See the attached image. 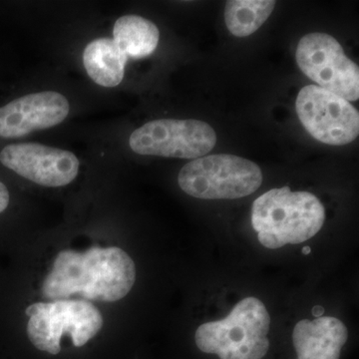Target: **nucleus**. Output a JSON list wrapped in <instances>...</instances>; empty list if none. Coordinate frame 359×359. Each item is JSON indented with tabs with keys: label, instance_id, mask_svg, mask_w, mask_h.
Wrapping results in <instances>:
<instances>
[{
	"label": "nucleus",
	"instance_id": "f257e3e1",
	"mask_svg": "<svg viewBox=\"0 0 359 359\" xmlns=\"http://www.w3.org/2000/svg\"><path fill=\"white\" fill-rule=\"evenodd\" d=\"M135 280L134 261L119 248L65 250L54 259L41 290L50 301L79 297L86 302H114L129 294Z\"/></svg>",
	"mask_w": 359,
	"mask_h": 359
},
{
	"label": "nucleus",
	"instance_id": "f03ea898",
	"mask_svg": "<svg viewBox=\"0 0 359 359\" xmlns=\"http://www.w3.org/2000/svg\"><path fill=\"white\" fill-rule=\"evenodd\" d=\"M325 219V208L316 196L292 192L289 187L273 189L252 205V224L257 238L271 250L306 242L320 231Z\"/></svg>",
	"mask_w": 359,
	"mask_h": 359
},
{
	"label": "nucleus",
	"instance_id": "7ed1b4c3",
	"mask_svg": "<svg viewBox=\"0 0 359 359\" xmlns=\"http://www.w3.org/2000/svg\"><path fill=\"white\" fill-rule=\"evenodd\" d=\"M271 318L263 302L247 297L224 320L204 323L196 332L200 351L221 359H262L269 351Z\"/></svg>",
	"mask_w": 359,
	"mask_h": 359
},
{
	"label": "nucleus",
	"instance_id": "20e7f679",
	"mask_svg": "<svg viewBox=\"0 0 359 359\" xmlns=\"http://www.w3.org/2000/svg\"><path fill=\"white\" fill-rule=\"evenodd\" d=\"M28 339L39 351L58 354L65 335L76 347L85 346L103 327V316L91 302L61 299L35 302L25 311Z\"/></svg>",
	"mask_w": 359,
	"mask_h": 359
},
{
	"label": "nucleus",
	"instance_id": "39448f33",
	"mask_svg": "<svg viewBox=\"0 0 359 359\" xmlns=\"http://www.w3.org/2000/svg\"><path fill=\"white\" fill-rule=\"evenodd\" d=\"M263 174L256 163L233 155H212L188 163L180 171V188L194 198L233 200L256 192Z\"/></svg>",
	"mask_w": 359,
	"mask_h": 359
},
{
	"label": "nucleus",
	"instance_id": "423d86ee",
	"mask_svg": "<svg viewBox=\"0 0 359 359\" xmlns=\"http://www.w3.org/2000/svg\"><path fill=\"white\" fill-rule=\"evenodd\" d=\"M217 134L208 123L199 120L159 119L135 130L129 138L136 154L198 159L211 152Z\"/></svg>",
	"mask_w": 359,
	"mask_h": 359
},
{
	"label": "nucleus",
	"instance_id": "0eeeda50",
	"mask_svg": "<svg viewBox=\"0 0 359 359\" xmlns=\"http://www.w3.org/2000/svg\"><path fill=\"white\" fill-rule=\"evenodd\" d=\"M295 58L302 73L320 88L346 101L358 100V66L334 37L325 33L306 35L297 45Z\"/></svg>",
	"mask_w": 359,
	"mask_h": 359
},
{
	"label": "nucleus",
	"instance_id": "6e6552de",
	"mask_svg": "<svg viewBox=\"0 0 359 359\" xmlns=\"http://www.w3.org/2000/svg\"><path fill=\"white\" fill-rule=\"evenodd\" d=\"M295 107L304 128L321 143L344 146L358 137V111L348 101L320 86L304 87Z\"/></svg>",
	"mask_w": 359,
	"mask_h": 359
},
{
	"label": "nucleus",
	"instance_id": "1a4fd4ad",
	"mask_svg": "<svg viewBox=\"0 0 359 359\" xmlns=\"http://www.w3.org/2000/svg\"><path fill=\"white\" fill-rule=\"evenodd\" d=\"M0 163L18 176L49 188L69 185L80 169L79 160L70 151L39 143L7 145L0 152Z\"/></svg>",
	"mask_w": 359,
	"mask_h": 359
},
{
	"label": "nucleus",
	"instance_id": "9d476101",
	"mask_svg": "<svg viewBox=\"0 0 359 359\" xmlns=\"http://www.w3.org/2000/svg\"><path fill=\"white\" fill-rule=\"evenodd\" d=\"M67 98L55 91L37 92L14 99L0 108V137L15 139L57 126L69 114Z\"/></svg>",
	"mask_w": 359,
	"mask_h": 359
},
{
	"label": "nucleus",
	"instance_id": "9b49d317",
	"mask_svg": "<svg viewBox=\"0 0 359 359\" xmlns=\"http://www.w3.org/2000/svg\"><path fill=\"white\" fill-rule=\"evenodd\" d=\"M347 337L346 325L330 316L301 320L292 332L297 359H339Z\"/></svg>",
	"mask_w": 359,
	"mask_h": 359
},
{
	"label": "nucleus",
	"instance_id": "f8f14e48",
	"mask_svg": "<svg viewBox=\"0 0 359 359\" xmlns=\"http://www.w3.org/2000/svg\"><path fill=\"white\" fill-rule=\"evenodd\" d=\"M128 57L114 40L101 37L85 47L83 65L88 76L100 86L113 88L121 83Z\"/></svg>",
	"mask_w": 359,
	"mask_h": 359
},
{
	"label": "nucleus",
	"instance_id": "ddd939ff",
	"mask_svg": "<svg viewBox=\"0 0 359 359\" xmlns=\"http://www.w3.org/2000/svg\"><path fill=\"white\" fill-rule=\"evenodd\" d=\"M159 39V28L134 14L118 18L113 27V40L128 58L148 57L157 48Z\"/></svg>",
	"mask_w": 359,
	"mask_h": 359
},
{
	"label": "nucleus",
	"instance_id": "4468645a",
	"mask_svg": "<svg viewBox=\"0 0 359 359\" xmlns=\"http://www.w3.org/2000/svg\"><path fill=\"white\" fill-rule=\"evenodd\" d=\"M275 6L273 0H231L224 8L226 27L235 36H250L268 20Z\"/></svg>",
	"mask_w": 359,
	"mask_h": 359
},
{
	"label": "nucleus",
	"instance_id": "2eb2a0df",
	"mask_svg": "<svg viewBox=\"0 0 359 359\" xmlns=\"http://www.w3.org/2000/svg\"><path fill=\"white\" fill-rule=\"evenodd\" d=\"M11 202V195H9L8 189L0 181V214H2Z\"/></svg>",
	"mask_w": 359,
	"mask_h": 359
},
{
	"label": "nucleus",
	"instance_id": "dca6fc26",
	"mask_svg": "<svg viewBox=\"0 0 359 359\" xmlns=\"http://www.w3.org/2000/svg\"><path fill=\"white\" fill-rule=\"evenodd\" d=\"M311 313H313V316H316V318H321V316H323V313H325V309H323V306H314V308L313 309V311H311Z\"/></svg>",
	"mask_w": 359,
	"mask_h": 359
},
{
	"label": "nucleus",
	"instance_id": "f3484780",
	"mask_svg": "<svg viewBox=\"0 0 359 359\" xmlns=\"http://www.w3.org/2000/svg\"><path fill=\"white\" fill-rule=\"evenodd\" d=\"M309 252H311V248H309V247H304V249H302V254H304V255H309Z\"/></svg>",
	"mask_w": 359,
	"mask_h": 359
}]
</instances>
